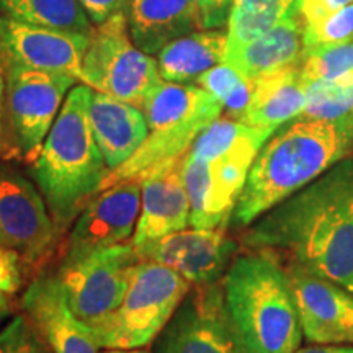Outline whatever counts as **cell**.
Here are the masks:
<instances>
[{
  "mask_svg": "<svg viewBox=\"0 0 353 353\" xmlns=\"http://www.w3.org/2000/svg\"><path fill=\"white\" fill-rule=\"evenodd\" d=\"M192 285L172 268L139 260L120 307L94 330L100 348L132 350L156 341Z\"/></svg>",
  "mask_w": 353,
  "mask_h": 353,
  "instance_id": "8992f818",
  "label": "cell"
},
{
  "mask_svg": "<svg viewBox=\"0 0 353 353\" xmlns=\"http://www.w3.org/2000/svg\"><path fill=\"white\" fill-rule=\"evenodd\" d=\"M303 335L317 345H353V293L301 265H286Z\"/></svg>",
  "mask_w": 353,
  "mask_h": 353,
  "instance_id": "5bb4252c",
  "label": "cell"
},
{
  "mask_svg": "<svg viewBox=\"0 0 353 353\" xmlns=\"http://www.w3.org/2000/svg\"><path fill=\"white\" fill-rule=\"evenodd\" d=\"M0 311H10V294L0 290Z\"/></svg>",
  "mask_w": 353,
  "mask_h": 353,
  "instance_id": "e575fe53",
  "label": "cell"
},
{
  "mask_svg": "<svg viewBox=\"0 0 353 353\" xmlns=\"http://www.w3.org/2000/svg\"><path fill=\"white\" fill-rule=\"evenodd\" d=\"M83 10L87 12L92 23L100 25L107 21L114 13L123 12L125 0H79Z\"/></svg>",
  "mask_w": 353,
  "mask_h": 353,
  "instance_id": "d6a6232c",
  "label": "cell"
},
{
  "mask_svg": "<svg viewBox=\"0 0 353 353\" xmlns=\"http://www.w3.org/2000/svg\"><path fill=\"white\" fill-rule=\"evenodd\" d=\"M149 136L125 164L110 172L101 190L141 180L157 167L182 159L203 130L218 120L223 103L196 83L161 81L145 97L143 107Z\"/></svg>",
  "mask_w": 353,
  "mask_h": 353,
  "instance_id": "5b68a950",
  "label": "cell"
},
{
  "mask_svg": "<svg viewBox=\"0 0 353 353\" xmlns=\"http://www.w3.org/2000/svg\"><path fill=\"white\" fill-rule=\"evenodd\" d=\"M228 32L198 30L175 39L157 54L159 74L162 81L195 83L196 79L224 61Z\"/></svg>",
  "mask_w": 353,
  "mask_h": 353,
  "instance_id": "7402d4cb",
  "label": "cell"
},
{
  "mask_svg": "<svg viewBox=\"0 0 353 353\" xmlns=\"http://www.w3.org/2000/svg\"><path fill=\"white\" fill-rule=\"evenodd\" d=\"M294 8V0H234L228 20V48L263 37Z\"/></svg>",
  "mask_w": 353,
  "mask_h": 353,
  "instance_id": "cb8c5ba5",
  "label": "cell"
},
{
  "mask_svg": "<svg viewBox=\"0 0 353 353\" xmlns=\"http://www.w3.org/2000/svg\"><path fill=\"white\" fill-rule=\"evenodd\" d=\"M105 353H151L144 348H132V350H107Z\"/></svg>",
  "mask_w": 353,
  "mask_h": 353,
  "instance_id": "d590c367",
  "label": "cell"
},
{
  "mask_svg": "<svg viewBox=\"0 0 353 353\" xmlns=\"http://www.w3.org/2000/svg\"><path fill=\"white\" fill-rule=\"evenodd\" d=\"M183 157L157 167L139 180L141 214L131 239L134 247L159 241L190 226V200L183 182Z\"/></svg>",
  "mask_w": 353,
  "mask_h": 353,
  "instance_id": "e0dca14e",
  "label": "cell"
},
{
  "mask_svg": "<svg viewBox=\"0 0 353 353\" xmlns=\"http://www.w3.org/2000/svg\"><path fill=\"white\" fill-rule=\"evenodd\" d=\"M306 107V82L299 65L254 79V90L242 123L281 128L301 117Z\"/></svg>",
  "mask_w": 353,
  "mask_h": 353,
  "instance_id": "44dd1931",
  "label": "cell"
},
{
  "mask_svg": "<svg viewBox=\"0 0 353 353\" xmlns=\"http://www.w3.org/2000/svg\"><path fill=\"white\" fill-rule=\"evenodd\" d=\"M0 17L39 28L83 34L94 32L79 0H0Z\"/></svg>",
  "mask_w": 353,
  "mask_h": 353,
  "instance_id": "603a6c76",
  "label": "cell"
},
{
  "mask_svg": "<svg viewBox=\"0 0 353 353\" xmlns=\"http://www.w3.org/2000/svg\"><path fill=\"white\" fill-rule=\"evenodd\" d=\"M90 97L85 83L70 88L32 164V176L59 234L72 226L110 175L90 128Z\"/></svg>",
  "mask_w": 353,
  "mask_h": 353,
  "instance_id": "3957f363",
  "label": "cell"
},
{
  "mask_svg": "<svg viewBox=\"0 0 353 353\" xmlns=\"http://www.w3.org/2000/svg\"><path fill=\"white\" fill-rule=\"evenodd\" d=\"M0 353H54L28 316L19 314L0 330Z\"/></svg>",
  "mask_w": 353,
  "mask_h": 353,
  "instance_id": "f1b7e54d",
  "label": "cell"
},
{
  "mask_svg": "<svg viewBox=\"0 0 353 353\" xmlns=\"http://www.w3.org/2000/svg\"><path fill=\"white\" fill-rule=\"evenodd\" d=\"M299 70L306 82L337 81L353 74V41L307 48Z\"/></svg>",
  "mask_w": 353,
  "mask_h": 353,
  "instance_id": "4316f807",
  "label": "cell"
},
{
  "mask_svg": "<svg viewBox=\"0 0 353 353\" xmlns=\"http://www.w3.org/2000/svg\"><path fill=\"white\" fill-rule=\"evenodd\" d=\"M59 236L39 188L20 170L0 162V245L34 268L48 262Z\"/></svg>",
  "mask_w": 353,
  "mask_h": 353,
  "instance_id": "9c48e42d",
  "label": "cell"
},
{
  "mask_svg": "<svg viewBox=\"0 0 353 353\" xmlns=\"http://www.w3.org/2000/svg\"><path fill=\"white\" fill-rule=\"evenodd\" d=\"M141 214V182H121L100 190L74 221L61 265L88 254L131 242Z\"/></svg>",
  "mask_w": 353,
  "mask_h": 353,
  "instance_id": "7c38bea8",
  "label": "cell"
},
{
  "mask_svg": "<svg viewBox=\"0 0 353 353\" xmlns=\"http://www.w3.org/2000/svg\"><path fill=\"white\" fill-rule=\"evenodd\" d=\"M88 118L110 172L134 156L149 136L143 110L101 92L92 90Z\"/></svg>",
  "mask_w": 353,
  "mask_h": 353,
  "instance_id": "d6986e66",
  "label": "cell"
},
{
  "mask_svg": "<svg viewBox=\"0 0 353 353\" xmlns=\"http://www.w3.org/2000/svg\"><path fill=\"white\" fill-rule=\"evenodd\" d=\"M228 228L183 229L159 241L134 247L139 260H151L183 276L190 285L218 283L236 259L237 242L228 236Z\"/></svg>",
  "mask_w": 353,
  "mask_h": 353,
  "instance_id": "4fadbf2b",
  "label": "cell"
},
{
  "mask_svg": "<svg viewBox=\"0 0 353 353\" xmlns=\"http://www.w3.org/2000/svg\"><path fill=\"white\" fill-rule=\"evenodd\" d=\"M8 312H10V311H0V321H2L3 317H7Z\"/></svg>",
  "mask_w": 353,
  "mask_h": 353,
  "instance_id": "8d00e7d4",
  "label": "cell"
},
{
  "mask_svg": "<svg viewBox=\"0 0 353 353\" xmlns=\"http://www.w3.org/2000/svg\"><path fill=\"white\" fill-rule=\"evenodd\" d=\"M21 309L54 353H99L94 330L72 312L57 273H38L21 296Z\"/></svg>",
  "mask_w": 353,
  "mask_h": 353,
  "instance_id": "2e32d148",
  "label": "cell"
},
{
  "mask_svg": "<svg viewBox=\"0 0 353 353\" xmlns=\"http://www.w3.org/2000/svg\"><path fill=\"white\" fill-rule=\"evenodd\" d=\"M294 2H298V0H294Z\"/></svg>",
  "mask_w": 353,
  "mask_h": 353,
  "instance_id": "74e56055",
  "label": "cell"
},
{
  "mask_svg": "<svg viewBox=\"0 0 353 353\" xmlns=\"http://www.w3.org/2000/svg\"><path fill=\"white\" fill-rule=\"evenodd\" d=\"M123 13L131 39L149 56H157L185 34L205 30L193 0H125Z\"/></svg>",
  "mask_w": 353,
  "mask_h": 353,
  "instance_id": "ac0fdd59",
  "label": "cell"
},
{
  "mask_svg": "<svg viewBox=\"0 0 353 353\" xmlns=\"http://www.w3.org/2000/svg\"><path fill=\"white\" fill-rule=\"evenodd\" d=\"M301 117L353 123V74L337 81L306 82V107Z\"/></svg>",
  "mask_w": 353,
  "mask_h": 353,
  "instance_id": "d4e9b609",
  "label": "cell"
},
{
  "mask_svg": "<svg viewBox=\"0 0 353 353\" xmlns=\"http://www.w3.org/2000/svg\"><path fill=\"white\" fill-rule=\"evenodd\" d=\"M138 262L134 247L126 242L59 265L57 276L74 314L90 329L101 324L120 307Z\"/></svg>",
  "mask_w": 353,
  "mask_h": 353,
  "instance_id": "ba28073f",
  "label": "cell"
},
{
  "mask_svg": "<svg viewBox=\"0 0 353 353\" xmlns=\"http://www.w3.org/2000/svg\"><path fill=\"white\" fill-rule=\"evenodd\" d=\"M352 2L353 0H298L296 6L303 25L312 26Z\"/></svg>",
  "mask_w": 353,
  "mask_h": 353,
  "instance_id": "4dcf8cb0",
  "label": "cell"
},
{
  "mask_svg": "<svg viewBox=\"0 0 353 353\" xmlns=\"http://www.w3.org/2000/svg\"><path fill=\"white\" fill-rule=\"evenodd\" d=\"M20 159L19 145L13 134L10 117H8L7 105V63L3 50L0 46V162L17 161Z\"/></svg>",
  "mask_w": 353,
  "mask_h": 353,
  "instance_id": "f546056e",
  "label": "cell"
},
{
  "mask_svg": "<svg viewBox=\"0 0 353 353\" xmlns=\"http://www.w3.org/2000/svg\"><path fill=\"white\" fill-rule=\"evenodd\" d=\"M77 82L65 74L7 63L8 117L21 161L26 164H33L38 157L65 97Z\"/></svg>",
  "mask_w": 353,
  "mask_h": 353,
  "instance_id": "30bf717a",
  "label": "cell"
},
{
  "mask_svg": "<svg viewBox=\"0 0 353 353\" xmlns=\"http://www.w3.org/2000/svg\"><path fill=\"white\" fill-rule=\"evenodd\" d=\"M224 304L242 353H296L303 327L291 281L278 255H237L223 278Z\"/></svg>",
  "mask_w": 353,
  "mask_h": 353,
  "instance_id": "277c9868",
  "label": "cell"
},
{
  "mask_svg": "<svg viewBox=\"0 0 353 353\" xmlns=\"http://www.w3.org/2000/svg\"><path fill=\"white\" fill-rule=\"evenodd\" d=\"M195 83L223 103L226 118L242 120L252 97L254 79H247L232 65L221 63L201 74Z\"/></svg>",
  "mask_w": 353,
  "mask_h": 353,
  "instance_id": "484cf974",
  "label": "cell"
},
{
  "mask_svg": "<svg viewBox=\"0 0 353 353\" xmlns=\"http://www.w3.org/2000/svg\"><path fill=\"white\" fill-rule=\"evenodd\" d=\"M161 81L157 59L132 41L125 13H114L95 26L83 54L82 83L141 108Z\"/></svg>",
  "mask_w": 353,
  "mask_h": 353,
  "instance_id": "52a82bcc",
  "label": "cell"
},
{
  "mask_svg": "<svg viewBox=\"0 0 353 353\" xmlns=\"http://www.w3.org/2000/svg\"><path fill=\"white\" fill-rule=\"evenodd\" d=\"M200 12L205 30H216L228 25L234 0H193Z\"/></svg>",
  "mask_w": 353,
  "mask_h": 353,
  "instance_id": "1f68e13d",
  "label": "cell"
},
{
  "mask_svg": "<svg viewBox=\"0 0 353 353\" xmlns=\"http://www.w3.org/2000/svg\"><path fill=\"white\" fill-rule=\"evenodd\" d=\"M304 25L298 6L268 33L241 46L226 48L224 61L247 79H257L299 65L304 51Z\"/></svg>",
  "mask_w": 353,
  "mask_h": 353,
  "instance_id": "ffe728a7",
  "label": "cell"
},
{
  "mask_svg": "<svg viewBox=\"0 0 353 353\" xmlns=\"http://www.w3.org/2000/svg\"><path fill=\"white\" fill-rule=\"evenodd\" d=\"M296 353H353V345H312L299 348Z\"/></svg>",
  "mask_w": 353,
  "mask_h": 353,
  "instance_id": "836d02e7",
  "label": "cell"
},
{
  "mask_svg": "<svg viewBox=\"0 0 353 353\" xmlns=\"http://www.w3.org/2000/svg\"><path fill=\"white\" fill-rule=\"evenodd\" d=\"M244 244L288 255L353 293V161L343 159L249 226Z\"/></svg>",
  "mask_w": 353,
  "mask_h": 353,
  "instance_id": "6da1fadb",
  "label": "cell"
},
{
  "mask_svg": "<svg viewBox=\"0 0 353 353\" xmlns=\"http://www.w3.org/2000/svg\"><path fill=\"white\" fill-rule=\"evenodd\" d=\"M152 343V353H242L224 304L223 280L193 286Z\"/></svg>",
  "mask_w": 353,
  "mask_h": 353,
  "instance_id": "8fae6325",
  "label": "cell"
},
{
  "mask_svg": "<svg viewBox=\"0 0 353 353\" xmlns=\"http://www.w3.org/2000/svg\"><path fill=\"white\" fill-rule=\"evenodd\" d=\"M353 41V2L312 26H304V50Z\"/></svg>",
  "mask_w": 353,
  "mask_h": 353,
  "instance_id": "83f0119b",
  "label": "cell"
},
{
  "mask_svg": "<svg viewBox=\"0 0 353 353\" xmlns=\"http://www.w3.org/2000/svg\"><path fill=\"white\" fill-rule=\"evenodd\" d=\"M352 149L353 123L299 117L278 128L255 157L229 224L249 228L343 161Z\"/></svg>",
  "mask_w": 353,
  "mask_h": 353,
  "instance_id": "7a4b0ae2",
  "label": "cell"
},
{
  "mask_svg": "<svg viewBox=\"0 0 353 353\" xmlns=\"http://www.w3.org/2000/svg\"><path fill=\"white\" fill-rule=\"evenodd\" d=\"M90 34L39 28L0 17V46L7 63L65 74L81 82Z\"/></svg>",
  "mask_w": 353,
  "mask_h": 353,
  "instance_id": "9a60e30c",
  "label": "cell"
}]
</instances>
